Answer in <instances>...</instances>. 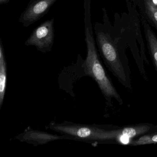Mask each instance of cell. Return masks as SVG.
I'll use <instances>...</instances> for the list:
<instances>
[{
    "instance_id": "obj_1",
    "label": "cell",
    "mask_w": 157,
    "mask_h": 157,
    "mask_svg": "<svg viewBox=\"0 0 157 157\" xmlns=\"http://www.w3.org/2000/svg\"><path fill=\"white\" fill-rule=\"evenodd\" d=\"M91 0H84V30L87 54L85 60L81 58V66L85 76L91 77L97 83L108 102H111L112 98H114L122 104L123 100L107 76L98 56L91 20Z\"/></svg>"
},
{
    "instance_id": "obj_2",
    "label": "cell",
    "mask_w": 157,
    "mask_h": 157,
    "mask_svg": "<svg viewBox=\"0 0 157 157\" xmlns=\"http://www.w3.org/2000/svg\"><path fill=\"white\" fill-rule=\"evenodd\" d=\"M94 31L99 52L105 65L120 83L126 88L131 89L130 71L128 61L120 55L104 25L96 23Z\"/></svg>"
},
{
    "instance_id": "obj_3",
    "label": "cell",
    "mask_w": 157,
    "mask_h": 157,
    "mask_svg": "<svg viewBox=\"0 0 157 157\" xmlns=\"http://www.w3.org/2000/svg\"><path fill=\"white\" fill-rule=\"evenodd\" d=\"M46 129L68 137L69 140L85 143H101L116 139L119 129L107 130L96 124H78L65 121L50 122Z\"/></svg>"
},
{
    "instance_id": "obj_4",
    "label": "cell",
    "mask_w": 157,
    "mask_h": 157,
    "mask_svg": "<svg viewBox=\"0 0 157 157\" xmlns=\"http://www.w3.org/2000/svg\"><path fill=\"white\" fill-rule=\"evenodd\" d=\"M54 18L47 20L33 30L30 36L25 42L26 46L35 47L43 53L51 51L55 39Z\"/></svg>"
},
{
    "instance_id": "obj_5",
    "label": "cell",
    "mask_w": 157,
    "mask_h": 157,
    "mask_svg": "<svg viewBox=\"0 0 157 157\" xmlns=\"http://www.w3.org/2000/svg\"><path fill=\"white\" fill-rule=\"evenodd\" d=\"M57 0H30L19 17V21L28 27L47 14Z\"/></svg>"
},
{
    "instance_id": "obj_6",
    "label": "cell",
    "mask_w": 157,
    "mask_h": 157,
    "mask_svg": "<svg viewBox=\"0 0 157 157\" xmlns=\"http://www.w3.org/2000/svg\"><path fill=\"white\" fill-rule=\"evenodd\" d=\"M14 139L20 142L38 146L45 145L55 140H69V137L64 135H55L28 127L23 132L15 137Z\"/></svg>"
},
{
    "instance_id": "obj_7",
    "label": "cell",
    "mask_w": 157,
    "mask_h": 157,
    "mask_svg": "<svg viewBox=\"0 0 157 157\" xmlns=\"http://www.w3.org/2000/svg\"><path fill=\"white\" fill-rule=\"evenodd\" d=\"M8 82L7 64L2 40L0 39V109L3 105Z\"/></svg>"
},
{
    "instance_id": "obj_8",
    "label": "cell",
    "mask_w": 157,
    "mask_h": 157,
    "mask_svg": "<svg viewBox=\"0 0 157 157\" xmlns=\"http://www.w3.org/2000/svg\"><path fill=\"white\" fill-rule=\"evenodd\" d=\"M150 127L147 125L129 127L119 129V134L117 139L124 137L129 140L139 135H142L149 130Z\"/></svg>"
},
{
    "instance_id": "obj_9",
    "label": "cell",
    "mask_w": 157,
    "mask_h": 157,
    "mask_svg": "<svg viewBox=\"0 0 157 157\" xmlns=\"http://www.w3.org/2000/svg\"><path fill=\"white\" fill-rule=\"evenodd\" d=\"M145 33L151 54L157 67V38L148 26H145Z\"/></svg>"
},
{
    "instance_id": "obj_10",
    "label": "cell",
    "mask_w": 157,
    "mask_h": 157,
    "mask_svg": "<svg viewBox=\"0 0 157 157\" xmlns=\"http://www.w3.org/2000/svg\"><path fill=\"white\" fill-rule=\"evenodd\" d=\"M145 8L148 16L157 27V6L152 0H146Z\"/></svg>"
},
{
    "instance_id": "obj_11",
    "label": "cell",
    "mask_w": 157,
    "mask_h": 157,
    "mask_svg": "<svg viewBox=\"0 0 157 157\" xmlns=\"http://www.w3.org/2000/svg\"><path fill=\"white\" fill-rule=\"evenodd\" d=\"M157 143V133L146 135L132 142L134 145H146Z\"/></svg>"
},
{
    "instance_id": "obj_12",
    "label": "cell",
    "mask_w": 157,
    "mask_h": 157,
    "mask_svg": "<svg viewBox=\"0 0 157 157\" xmlns=\"http://www.w3.org/2000/svg\"><path fill=\"white\" fill-rule=\"evenodd\" d=\"M10 1V0H0V4L1 5L7 4Z\"/></svg>"
},
{
    "instance_id": "obj_13",
    "label": "cell",
    "mask_w": 157,
    "mask_h": 157,
    "mask_svg": "<svg viewBox=\"0 0 157 157\" xmlns=\"http://www.w3.org/2000/svg\"></svg>"
}]
</instances>
